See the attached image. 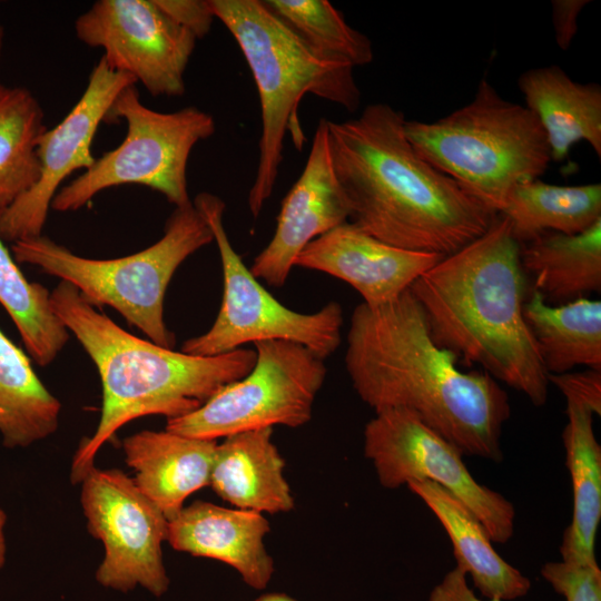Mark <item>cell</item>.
Instances as JSON below:
<instances>
[{"label":"cell","instance_id":"obj_1","mask_svg":"<svg viewBox=\"0 0 601 601\" xmlns=\"http://www.w3.org/2000/svg\"><path fill=\"white\" fill-rule=\"evenodd\" d=\"M457 365L433 339L410 288L391 303L354 308L345 366L361 400L375 413L408 410L463 455L501 462L509 396L486 372Z\"/></svg>","mask_w":601,"mask_h":601},{"label":"cell","instance_id":"obj_31","mask_svg":"<svg viewBox=\"0 0 601 601\" xmlns=\"http://www.w3.org/2000/svg\"><path fill=\"white\" fill-rule=\"evenodd\" d=\"M548 378L566 400L581 402L594 414H601V371L588 368L575 373L549 374Z\"/></svg>","mask_w":601,"mask_h":601},{"label":"cell","instance_id":"obj_2","mask_svg":"<svg viewBox=\"0 0 601 601\" xmlns=\"http://www.w3.org/2000/svg\"><path fill=\"white\" fill-rule=\"evenodd\" d=\"M405 120L385 102L327 119L333 168L352 224L387 245L445 257L484 234L497 213L424 160Z\"/></svg>","mask_w":601,"mask_h":601},{"label":"cell","instance_id":"obj_20","mask_svg":"<svg viewBox=\"0 0 601 601\" xmlns=\"http://www.w3.org/2000/svg\"><path fill=\"white\" fill-rule=\"evenodd\" d=\"M526 108L539 120L551 160L568 158L574 144L588 142L601 157V87L572 80L559 66L532 68L518 80Z\"/></svg>","mask_w":601,"mask_h":601},{"label":"cell","instance_id":"obj_23","mask_svg":"<svg viewBox=\"0 0 601 601\" xmlns=\"http://www.w3.org/2000/svg\"><path fill=\"white\" fill-rule=\"evenodd\" d=\"M568 423L562 439L572 492V520L565 529L561 560L588 563L597 561L595 538L601 520V446L593 431V411L585 404L566 400Z\"/></svg>","mask_w":601,"mask_h":601},{"label":"cell","instance_id":"obj_18","mask_svg":"<svg viewBox=\"0 0 601 601\" xmlns=\"http://www.w3.org/2000/svg\"><path fill=\"white\" fill-rule=\"evenodd\" d=\"M217 444L165 430L135 433L122 447L135 484L170 521L189 495L209 485Z\"/></svg>","mask_w":601,"mask_h":601},{"label":"cell","instance_id":"obj_21","mask_svg":"<svg viewBox=\"0 0 601 601\" xmlns=\"http://www.w3.org/2000/svg\"><path fill=\"white\" fill-rule=\"evenodd\" d=\"M406 485L440 521L451 540L456 568L471 577L483 597L503 601L528 594L529 578L499 555L483 524L460 499L432 481Z\"/></svg>","mask_w":601,"mask_h":601},{"label":"cell","instance_id":"obj_25","mask_svg":"<svg viewBox=\"0 0 601 601\" xmlns=\"http://www.w3.org/2000/svg\"><path fill=\"white\" fill-rule=\"evenodd\" d=\"M61 403L42 384L27 354L0 329V435L10 449L53 434Z\"/></svg>","mask_w":601,"mask_h":601},{"label":"cell","instance_id":"obj_33","mask_svg":"<svg viewBox=\"0 0 601 601\" xmlns=\"http://www.w3.org/2000/svg\"><path fill=\"white\" fill-rule=\"evenodd\" d=\"M588 0H553L552 22L555 41L560 49L568 50L578 32V17Z\"/></svg>","mask_w":601,"mask_h":601},{"label":"cell","instance_id":"obj_9","mask_svg":"<svg viewBox=\"0 0 601 601\" xmlns=\"http://www.w3.org/2000/svg\"><path fill=\"white\" fill-rule=\"evenodd\" d=\"M193 204L213 231L221 262L224 293L211 327L185 341L181 352L216 356L247 343L275 339L300 344L323 359L331 356L341 344V305L331 302L311 314L284 306L263 287L234 249L223 221L225 203L203 191Z\"/></svg>","mask_w":601,"mask_h":601},{"label":"cell","instance_id":"obj_13","mask_svg":"<svg viewBox=\"0 0 601 601\" xmlns=\"http://www.w3.org/2000/svg\"><path fill=\"white\" fill-rule=\"evenodd\" d=\"M75 33L117 71L154 97H179L197 38L156 0H98L75 21Z\"/></svg>","mask_w":601,"mask_h":601},{"label":"cell","instance_id":"obj_12","mask_svg":"<svg viewBox=\"0 0 601 601\" xmlns=\"http://www.w3.org/2000/svg\"><path fill=\"white\" fill-rule=\"evenodd\" d=\"M80 483L87 528L105 549L97 582L118 592L141 587L154 597H162L170 583L161 552L167 518L119 470L93 466Z\"/></svg>","mask_w":601,"mask_h":601},{"label":"cell","instance_id":"obj_6","mask_svg":"<svg viewBox=\"0 0 601 601\" xmlns=\"http://www.w3.org/2000/svg\"><path fill=\"white\" fill-rule=\"evenodd\" d=\"M404 132L424 160L497 214L518 185L552 161L536 117L485 77L469 104L435 121L405 120Z\"/></svg>","mask_w":601,"mask_h":601},{"label":"cell","instance_id":"obj_34","mask_svg":"<svg viewBox=\"0 0 601 601\" xmlns=\"http://www.w3.org/2000/svg\"><path fill=\"white\" fill-rule=\"evenodd\" d=\"M427 601H483L479 599L469 587L466 574L459 568L449 571L437 583L427 598ZM486 601H501L487 599Z\"/></svg>","mask_w":601,"mask_h":601},{"label":"cell","instance_id":"obj_35","mask_svg":"<svg viewBox=\"0 0 601 601\" xmlns=\"http://www.w3.org/2000/svg\"><path fill=\"white\" fill-rule=\"evenodd\" d=\"M6 524H7V514L0 508V569L3 568L7 560V542H6V533H4Z\"/></svg>","mask_w":601,"mask_h":601},{"label":"cell","instance_id":"obj_36","mask_svg":"<svg viewBox=\"0 0 601 601\" xmlns=\"http://www.w3.org/2000/svg\"><path fill=\"white\" fill-rule=\"evenodd\" d=\"M253 601H298V600L283 592H272V593L263 594Z\"/></svg>","mask_w":601,"mask_h":601},{"label":"cell","instance_id":"obj_29","mask_svg":"<svg viewBox=\"0 0 601 601\" xmlns=\"http://www.w3.org/2000/svg\"><path fill=\"white\" fill-rule=\"evenodd\" d=\"M266 7L321 58L364 66L373 61L372 41L352 28L327 0H266Z\"/></svg>","mask_w":601,"mask_h":601},{"label":"cell","instance_id":"obj_16","mask_svg":"<svg viewBox=\"0 0 601 601\" xmlns=\"http://www.w3.org/2000/svg\"><path fill=\"white\" fill-rule=\"evenodd\" d=\"M443 258L387 245L346 221L308 243L295 266L346 282L375 307L396 299Z\"/></svg>","mask_w":601,"mask_h":601},{"label":"cell","instance_id":"obj_22","mask_svg":"<svg viewBox=\"0 0 601 601\" xmlns=\"http://www.w3.org/2000/svg\"><path fill=\"white\" fill-rule=\"evenodd\" d=\"M521 266L533 290L552 305L588 298L601 290V220L585 231H546L520 245Z\"/></svg>","mask_w":601,"mask_h":601},{"label":"cell","instance_id":"obj_10","mask_svg":"<svg viewBox=\"0 0 601 601\" xmlns=\"http://www.w3.org/2000/svg\"><path fill=\"white\" fill-rule=\"evenodd\" d=\"M254 345L256 361L248 374L221 387L197 410L167 420L166 430L217 441L275 425L308 423L327 373L324 359L294 342Z\"/></svg>","mask_w":601,"mask_h":601},{"label":"cell","instance_id":"obj_4","mask_svg":"<svg viewBox=\"0 0 601 601\" xmlns=\"http://www.w3.org/2000/svg\"><path fill=\"white\" fill-rule=\"evenodd\" d=\"M51 305L96 365L102 388L97 428L72 460L73 483L82 481L100 447L125 424L149 415H186L248 374L256 361L254 349L197 356L134 336L63 280L51 292Z\"/></svg>","mask_w":601,"mask_h":601},{"label":"cell","instance_id":"obj_30","mask_svg":"<svg viewBox=\"0 0 601 601\" xmlns=\"http://www.w3.org/2000/svg\"><path fill=\"white\" fill-rule=\"evenodd\" d=\"M541 575L565 601H601V570L598 561L546 562L541 569Z\"/></svg>","mask_w":601,"mask_h":601},{"label":"cell","instance_id":"obj_19","mask_svg":"<svg viewBox=\"0 0 601 601\" xmlns=\"http://www.w3.org/2000/svg\"><path fill=\"white\" fill-rule=\"evenodd\" d=\"M272 433L273 428L242 432L217 444L209 485L236 509L276 514L295 506L285 460Z\"/></svg>","mask_w":601,"mask_h":601},{"label":"cell","instance_id":"obj_32","mask_svg":"<svg viewBox=\"0 0 601 601\" xmlns=\"http://www.w3.org/2000/svg\"><path fill=\"white\" fill-rule=\"evenodd\" d=\"M157 4L197 40L204 38L216 19L209 0H156Z\"/></svg>","mask_w":601,"mask_h":601},{"label":"cell","instance_id":"obj_17","mask_svg":"<svg viewBox=\"0 0 601 601\" xmlns=\"http://www.w3.org/2000/svg\"><path fill=\"white\" fill-rule=\"evenodd\" d=\"M269 531L259 512L198 500L168 521L166 541L176 551L231 566L248 587L263 590L275 571L264 544Z\"/></svg>","mask_w":601,"mask_h":601},{"label":"cell","instance_id":"obj_24","mask_svg":"<svg viewBox=\"0 0 601 601\" xmlns=\"http://www.w3.org/2000/svg\"><path fill=\"white\" fill-rule=\"evenodd\" d=\"M522 311L548 374H563L575 366L601 371L600 300L551 305L532 289Z\"/></svg>","mask_w":601,"mask_h":601},{"label":"cell","instance_id":"obj_37","mask_svg":"<svg viewBox=\"0 0 601 601\" xmlns=\"http://www.w3.org/2000/svg\"><path fill=\"white\" fill-rule=\"evenodd\" d=\"M3 43H4V29L2 24L0 23V59H1V53L3 49ZM7 89L8 87L3 85L2 81L0 80V98L6 92Z\"/></svg>","mask_w":601,"mask_h":601},{"label":"cell","instance_id":"obj_7","mask_svg":"<svg viewBox=\"0 0 601 601\" xmlns=\"http://www.w3.org/2000/svg\"><path fill=\"white\" fill-rule=\"evenodd\" d=\"M211 242L213 231L191 201L175 208L158 242L128 256L86 258L43 235L12 243L11 252L17 263L71 284L92 306H111L151 342L173 348L175 335L164 319L167 287L177 268Z\"/></svg>","mask_w":601,"mask_h":601},{"label":"cell","instance_id":"obj_15","mask_svg":"<svg viewBox=\"0 0 601 601\" xmlns=\"http://www.w3.org/2000/svg\"><path fill=\"white\" fill-rule=\"evenodd\" d=\"M348 219V204L331 158L327 119L322 118L304 169L282 200L275 233L255 257L250 273L282 287L305 246Z\"/></svg>","mask_w":601,"mask_h":601},{"label":"cell","instance_id":"obj_26","mask_svg":"<svg viewBox=\"0 0 601 601\" xmlns=\"http://www.w3.org/2000/svg\"><path fill=\"white\" fill-rule=\"evenodd\" d=\"M520 245L546 231H585L601 220V184L559 186L539 179L518 185L503 209Z\"/></svg>","mask_w":601,"mask_h":601},{"label":"cell","instance_id":"obj_27","mask_svg":"<svg viewBox=\"0 0 601 601\" xmlns=\"http://www.w3.org/2000/svg\"><path fill=\"white\" fill-rule=\"evenodd\" d=\"M45 129L36 96L24 87H8L0 98V214L37 183L36 144Z\"/></svg>","mask_w":601,"mask_h":601},{"label":"cell","instance_id":"obj_28","mask_svg":"<svg viewBox=\"0 0 601 601\" xmlns=\"http://www.w3.org/2000/svg\"><path fill=\"white\" fill-rule=\"evenodd\" d=\"M0 237V304L32 359L49 365L67 344L69 331L52 308L51 293L24 277Z\"/></svg>","mask_w":601,"mask_h":601},{"label":"cell","instance_id":"obj_11","mask_svg":"<svg viewBox=\"0 0 601 601\" xmlns=\"http://www.w3.org/2000/svg\"><path fill=\"white\" fill-rule=\"evenodd\" d=\"M364 455L385 489L412 481H432L460 499L479 519L493 542L514 533L515 509L501 493L479 483L463 453L425 425L413 412L390 408L375 413L364 428Z\"/></svg>","mask_w":601,"mask_h":601},{"label":"cell","instance_id":"obj_8","mask_svg":"<svg viewBox=\"0 0 601 601\" xmlns=\"http://www.w3.org/2000/svg\"><path fill=\"white\" fill-rule=\"evenodd\" d=\"M118 119L127 125L122 142L62 186L52 199L53 210L76 211L100 191L122 185L151 188L175 207L191 203L188 159L199 141L214 135V117L193 106L170 112L150 109L132 85L118 95L106 121Z\"/></svg>","mask_w":601,"mask_h":601},{"label":"cell","instance_id":"obj_5","mask_svg":"<svg viewBox=\"0 0 601 601\" xmlns=\"http://www.w3.org/2000/svg\"><path fill=\"white\" fill-rule=\"evenodd\" d=\"M236 40L252 71L260 101L262 134L248 207L257 218L276 185L287 131L298 150L305 136L298 106L306 93L355 111L361 91L353 67L317 56L260 0H209Z\"/></svg>","mask_w":601,"mask_h":601},{"label":"cell","instance_id":"obj_14","mask_svg":"<svg viewBox=\"0 0 601 601\" xmlns=\"http://www.w3.org/2000/svg\"><path fill=\"white\" fill-rule=\"evenodd\" d=\"M132 85L136 81L130 76L111 68L102 57L99 59L79 100L58 125L46 128L38 137L39 178L0 214V237L4 242L42 235L61 184L75 171L87 170L93 164L91 146L96 132L118 95Z\"/></svg>","mask_w":601,"mask_h":601},{"label":"cell","instance_id":"obj_3","mask_svg":"<svg viewBox=\"0 0 601 601\" xmlns=\"http://www.w3.org/2000/svg\"><path fill=\"white\" fill-rule=\"evenodd\" d=\"M525 284L520 244L509 219L497 214L484 234L445 256L410 289L440 347L542 406L549 374L523 317Z\"/></svg>","mask_w":601,"mask_h":601}]
</instances>
